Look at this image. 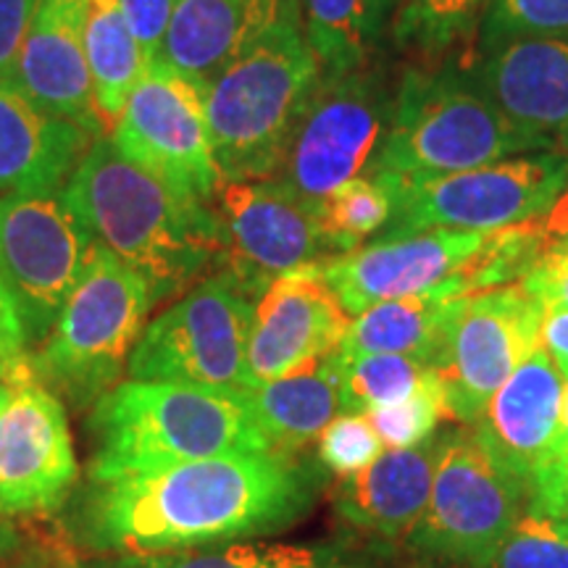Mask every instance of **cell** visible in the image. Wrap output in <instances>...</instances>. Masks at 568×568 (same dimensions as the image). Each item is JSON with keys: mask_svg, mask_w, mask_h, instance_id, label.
Listing matches in <instances>:
<instances>
[{"mask_svg": "<svg viewBox=\"0 0 568 568\" xmlns=\"http://www.w3.org/2000/svg\"><path fill=\"white\" fill-rule=\"evenodd\" d=\"M568 485V379H566V393H564V414H560V426L556 445H552V453L545 464L542 474H539L535 481V489H531L527 510H535V514H542L545 508L550 506L552 500L560 495V489Z\"/></svg>", "mask_w": 568, "mask_h": 568, "instance_id": "39", "label": "cell"}, {"mask_svg": "<svg viewBox=\"0 0 568 568\" xmlns=\"http://www.w3.org/2000/svg\"><path fill=\"white\" fill-rule=\"evenodd\" d=\"M564 393L566 379L537 345L468 424L495 464L524 489L527 503L556 445Z\"/></svg>", "mask_w": 568, "mask_h": 568, "instance_id": "18", "label": "cell"}, {"mask_svg": "<svg viewBox=\"0 0 568 568\" xmlns=\"http://www.w3.org/2000/svg\"><path fill=\"white\" fill-rule=\"evenodd\" d=\"M318 222L335 251L351 253L366 240L379 237L393 219V195L382 174L358 176L337 187L318 205Z\"/></svg>", "mask_w": 568, "mask_h": 568, "instance_id": "30", "label": "cell"}, {"mask_svg": "<svg viewBox=\"0 0 568 568\" xmlns=\"http://www.w3.org/2000/svg\"><path fill=\"white\" fill-rule=\"evenodd\" d=\"M474 80L550 151L568 153V40H510L481 48Z\"/></svg>", "mask_w": 568, "mask_h": 568, "instance_id": "21", "label": "cell"}, {"mask_svg": "<svg viewBox=\"0 0 568 568\" xmlns=\"http://www.w3.org/2000/svg\"><path fill=\"white\" fill-rule=\"evenodd\" d=\"M343 361L337 351L311 361L280 379L240 389L255 429L268 450L301 456L332 418L343 414Z\"/></svg>", "mask_w": 568, "mask_h": 568, "instance_id": "24", "label": "cell"}, {"mask_svg": "<svg viewBox=\"0 0 568 568\" xmlns=\"http://www.w3.org/2000/svg\"><path fill=\"white\" fill-rule=\"evenodd\" d=\"M347 326L351 314L326 284L322 266L276 276L255 301L247 339V382L261 385L280 379L335 353Z\"/></svg>", "mask_w": 568, "mask_h": 568, "instance_id": "17", "label": "cell"}, {"mask_svg": "<svg viewBox=\"0 0 568 568\" xmlns=\"http://www.w3.org/2000/svg\"><path fill=\"white\" fill-rule=\"evenodd\" d=\"M255 568H376L366 560L345 556L335 548H303V545H272L261 548Z\"/></svg>", "mask_w": 568, "mask_h": 568, "instance_id": "37", "label": "cell"}, {"mask_svg": "<svg viewBox=\"0 0 568 568\" xmlns=\"http://www.w3.org/2000/svg\"><path fill=\"white\" fill-rule=\"evenodd\" d=\"M493 0H400L393 40L403 51L435 59L479 34Z\"/></svg>", "mask_w": 568, "mask_h": 568, "instance_id": "28", "label": "cell"}, {"mask_svg": "<svg viewBox=\"0 0 568 568\" xmlns=\"http://www.w3.org/2000/svg\"><path fill=\"white\" fill-rule=\"evenodd\" d=\"M527 232L535 237L539 251L545 255L566 251L568 247V187L552 201L548 209L524 222Z\"/></svg>", "mask_w": 568, "mask_h": 568, "instance_id": "41", "label": "cell"}, {"mask_svg": "<svg viewBox=\"0 0 568 568\" xmlns=\"http://www.w3.org/2000/svg\"><path fill=\"white\" fill-rule=\"evenodd\" d=\"M439 376L424 361L408 355L376 353L343 364V389L339 403L343 414H366V410L393 406L418 389L437 385Z\"/></svg>", "mask_w": 568, "mask_h": 568, "instance_id": "29", "label": "cell"}, {"mask_svg": "<svg viewBox=\"0 0 568 568\" xmlns=\"http://www.w3.org/2000/svg\"><path fill=\"white\" fill-rule=\"evenodd\" d=\"M297 0H176L161 51L174 71L203 92L255 45Z\"/></svg>", "mask_w": 568, "mask_h": 568, "instance_id": "22", "label": "cell"}, {"mask_svg": "<svg viewBox=\"0 0 568 568\" xmlns=\"http://www.w3.org/2000/svg\"><path fill=\"white\" fill-rule=\"evenodd\" d=\"M322 77L297 3L205 88V124L222 184L280 176Z\"/></svg>", "mask_w": 568, "mask_h": 568, "instance_id": "4", "label": "cell"}, {"mask_svg": "<svg viewBox=\"0 0 568 568\" xmlns=\"http://www.w3.org/2000/svg\"><path fill=\"white\" fill-rule=\"evenodd\" d=\"M84 40H88L98 113H101L105 130H111L151 61L142 53L119 0H88Z\"/></svg>", "mask_w": 568, "mask_h": 568, "instance_id": "27", "label": "cell"}, {"mask_svg": "<svg viewBox=\"0 0 568 568\" xmlns=\"http://www.w3.org/2000/svg\"><path fill=\"white\" fill-rule=\"evenodd\" d=\"M368 424L374 426L376 437L385 445V450H403L429 439L437 432L445 416L443 385H432L414 393L406 400L393 406L366 410Z\"/></svg>", "mask_w": 568, "mask_h": 568, "instance_id": "32", "label": "cell"}, {"mask_svg": "<svg viewBox=\"0 0 568 568\" xmlns=\"http://www.w3.org/2000/svg\"><path fill=\"white\" fill-rule=\"evenodd\" d=\"M385 176L393 219L379 237L426 230L489 234L542 213L568 187V153L537 151L453 174Z\"/></svg>", "mask_w": 568, "mask_h": 568, "instance_id": "8", "label": "cell"}, {"mask_svg": "<svg viewBox=\"0 0 568 568\" xmlns=\"http://www.w3.org/2000/svg\"><path fill=\"white\" fill-rule=\"evenodd\" d=\"M258 552V545L230 542L213 545V548L159 552V556H124V560L109 568H255Z\"/></svg>", "mask_w": 568, "mask_h": 568, "instance_id": "35", "label": "cell"}, {"mask_svg": "<svg viewBox=\"0 0 568 568\" xmlns=\"http://www.w3.org/2000/svg\"><path fill=\"white\" fill-rule=\"evenodd\" d=\"M80 479L59 395L38 376L13 382L0 408V516H45Z\"/></svg>", "mask_w": 568, "mask_h": 568, "instance_id": "15", "label": "cell"}, {"mask_svg": "<svg viewBox=\"0 0 568 568\" xmlns=\"http://www.w3.org/2000/svg\"><path fill=\"white\" fill-rule=\"evenodd\" d=\"M224 232L222 272L232 274L255 301L276 276L324 266L337 258L318 213L280 180L224 182L213 197Z\"/></svg>", "mask_w": 568, "mask_h": 568, "instance_id": "14", "label": "cell"}, {"mask_svg": "<svg viewBox=\"0 0 568 568\" xmlns=\"http://www.w3.org/2000/svg\"><path fill=\"white\" fill-rule=\"evenodd\" d=\"M155 305L145 276L95 243L51 335L30 355L32 374L77 410H92L119 385Z\"/></svg>", "mask_w": 568, "mask_h": 568, "instance_id": "6", "label": "cell"}, {"mask_svg": "<svg viewBox=\"0 0 568 568\" xmlns=\"http://www.w3.org/2000/svg\"><path fill=\"white\" fill-rule=\"evenodd\" d=\"M255 297L216 268L161 311L134 345L130 379L243 389Z\"/></svg>", "mask_w": 568, "mask_h": 568, "instance_id": "10", "label": "cell"}, {"mask_svg": "<svg viewBox=\"0 0 568 568\" xmlns=\"http://www.w3.org/2000/svg\"><path fill=\"white\" fill-rule=\"evenodd\" d=\"M308 45L324 77L351 74L374 63L393 24L397 0H297Z\"/></svg>", "mask_w": 568, "mask_h": 568, "instance_id": "26", "label": "cell"}, {"mask_svg": "<svg viewBox=\"0 0 568 568\" xmlns=\"http://www.w3.org/2000/svg\"><path fill=\"white\" fill-rule=\"evenodd\" d=\"M9 393H11V382L0 379V408H3V403L9 400Z\"/></svg>", "mask_w": 568, "mask_h": 568, "instance_id": "47", "label": "cell"}, {"mask_svg": "<svg viewBox=\"0 0 568 568\" xmlns=\"http://www.w3.org/2000/svg\"><path fill=\"white\" fill-rule=\"evenodd\" d=\"M393 111L395 92L379 63L322 77L276 180L297 201L318 211L324 197L345 182L376 172Z\"/></svg>", "mask_w": 568, "mask_h": 568, "instance_id": "9", "label": "cell"}, {"mask_svg": "<svg viewBox=\"0 0 568 568\" xmlns=\"http://www.w3.org/2000/svg\"><path fill=\"white\" fill-rule=\"evenodd\" d=\"M443 429L403 450H385L335 489V510L347 527L385 548L400 550L422 521L432 495Z\"/></svg>", "mask_w": 568, "mask_h": 568, "instance_id": "20", "label": "cell"}, {"mask_svg": "<svg viewBox=\"0 0 568 568\" xmlns=\"http://www.w3.org/2000/svg\"><path fill=\"white\" fill-rule=\"evenodd\" d=\"M539 347L550 355L564 379H568V308H545L539 324Z\"/></svg>", "mask_w": 568, "mask_h": 568, "instance_id": "42", "label": "cell"}, {"mask_svg": "<svg viewBox=\"0 0 568 568\" xmlns=\"http://www.w3.org/2000/svg\"><path fill=\"white\" fill-rule=\"evenodd\" d=\"M537 151L550 145L514 122L474 77L456 69H408L397 82L376 172L453 174Z\"/></svg>", "mask_w": 568, "mask_h": 568, "instance_id": "5", "label": "cell"}, {"mask_svg": "<svg viewBox=\"0 0 568 568\" xmlns=\"http://www.w3.org/2000/svg\"><path fill=\"white\" fill-rule=\"evenodd\" d=\"M90 132L42 111L11 82H0V197L38 190H63Z\"/></svg>", "mask_w": 568, "mask_h": 568, "instance_id": "23", "label": "cell"}, {"mask_svg": "<svg viewBox=\"0 0 568 568\" xmlns=\"http://www.w3.org/2000/svg\"><path fill=\"white\" fill-rule=\"evenodd\" d=\"M542 314V305L521 284L458 297L443 358L435 366L450 422H477L497 387L539 345Z\"/></svg>", "mask_w": 568, "mask_h": 568, "instance_id": "12", "label": "cell"}, {"mask_svg": "<svg viewBox=\"0 0 568 568\" xmlns=\"http://www.w3.org/2000/svg\"><path fill=\"white\" fill-rule=\"evenodd\" d=\"M542 516H548L550 521H556L558 527L568 535V485L560 489V495L556 497V500H552L550 506L542 510Z\"/></svg>", "mask_w": 568, "mask_h": 568, "instance_id": "46", "label": "cell"}, {"mask_svg": "<svg viewBox=\"0 0 568 568\" xmlns=\"http://www.w3.org/2000/svg\"><path fill=\"white\" fill-rule=\"evenodd\" d=\"M518 284L537 297L542 308H568V247L545 255Z\"/></svg>", "mask_w": 568, "mask_h": 568, "instance_id": "40", "label": "cell"}, {"mask_svg": "<svg viewBox=\"0 0 568 568\" xmlns=\"http://www.w3.org/2000/svg\"><path fill=\"white\" fill-rule=\"evenodd\" d=\"M0 337H6L9 343L24 347V337H21V326L17 322V314H13V305L6 295L3 284H0ZM27 351V347H24Z\"/></svg>", "mask_w": 568, "mask_h": 568, "instance_id": "44", "label": "cell"}, {"mask_svg": "<svg viewBox=\"0 0 568 568\" xmlns=\"http://www.w3.org/2000/svg\"><path fill=\"white\" fill-rule=\"evenodd\" d=\"M0 568H82V566H77L74 560L63 556H48V552H40V556H27L21 560H13V564H3Z\"/></svg>", "mask_w": 568, "mask_h": 568, "instance_id": "45", "label": "cell"}, {"mask_svg": "<svg viewBox=\"0 0 568 568\" xmlns=\"http://www.w3.org/2000/svg\"><path fill=\"white\" fill-rule=\"evenodd\" d=\"M90 485L148 477L230 453L268 450L240 389L176 382H119L90 410Z\"/></svg>", "mask_w": 568, "mask_h": 568, "instance_id": "3", "label": "cell"}, {"mask_svg": "<svg viewBox=\"0 0 568 568\" xmlns=\"http://www.w3.org/2000/svg\"><path fill=\"white\" fill-rule=\"evenodd\" d=\"M524 510V489L495 464L471 426H447L429 503L397 550L400 568H489Z\"/></svg>", "mask_w": 568, "mask_h": 568, "instance_id": "7", "label": "cell"}, {"mask_svg": "<svg viewBox=\"0 0 568 568\" xmlns=\"http://www.w3.org/2000/svg\"><path fill=\"white\" fill-rule=\"evenodd\" d=\"M42 0H0V82L13 80V69Z\"/></svg>", "mask_w": 568, "mask_h": 568, "instance_id": "36", "label": "cell"}, {"mask_svg": "<svg viewBox=\"0 0 568 568\" xmlns=\"http://www.w3.org/2000/svg\"><path fill=\"white\" fill-rule=\"evenodd\" d=\"M92 245L90 230L61 190L0 197V284L30 355L59 322L82 280Z\"/></svg>", "mask_w": 568, "mask_h": 568, "instance_id": "11", "label": "cell"}, {"mask_svg": "<svg viewBox=\"0 0 568 568\" xmlns=\"http://www.w3.org/2000/svg\"><path fill=\"white\" fill-rule=\"evenodd\" d=\"M385 453L366 414H339L318 435V464L335 477H351Z\"/></svg>", "mask_w": 568, "mask_h": 568, "instance_id": "34", "label": "cell"}, {"mask_svg": "<svg viewBox=\"0 0 568 568\" xmlns=\"http://www.w3.org/2000/svg\"><path fill=\"white\" fill-rule=\"evenodd\" d=\"M119 3H122L124 17L130 21L142 53L148 61H153L161 51L176 0H119Z\"/></svg>", "mask_w": 568, "mask_h": 568, "instance_id": "38", "label": "cell"}, {"mask_svg": "<svg viewBox=\"0 0 568 568\" xmlns=\"http://www.w3.org/2000/svg\"><path fill=\"white\" fill-rule=\"evenodd\" d=\"M32 374L30 353L24 347L9 343L6 337H0V379L3 382H19L24 376Z\"/></svg>", "mask_w": 568, "mask_h": 568, "instance_id": "43", "label": "cell"}, {"mask_svg": "<svg viewBox=\"0 0 568 568\" xmlns=\"http://www.w3.org/2000/svg\"><path fill=\"white\" fill-rule=\"evenodd\" d=\"M61 193L92 240L145 276L159 303L222 266L224 232L213 203L126 159L109 132L90 142Z\"/></svg>", "mask_w": 568, "mask_h": 568, "instance_id": "2", "label": "cell"}, {"mask_svg": "<svg viewBox=\"0 0 568 568\" xmlns=\"http://www.w3.org/2000/svg\"><path fill=\"white\" fill-rule=\"evenodd\" d=\"M485 234L426 230L376 237L322 266V276L347 314L397 297L424 295L443 287L477 253Z\"/></svg>", "mask_w": 568, "mask_h": 568, "instance_id": "16", "label": "cell"}, {"mask_svg": "<svg viewBox=\"0 0 568 568\" xmlns=\"http://www.w3.org/2000/svg\"><path fill=\"white\" fill-rule=\"evenodd\" d=\"M109 138L126 159L197 201L213 203L222 187L201 92L163 59L142 71Z\"/></svg>", "mask_w": 568, "mask_h": 568, "instance_id": "13", "label": "cell"}, {"mask_svg": "<svg viewBox=\"0 0 568 568\" xmlns=\"http://www.w3.org/2000/svg\"><path fill=\"white\" fill-rule=\"evenodd\" d=\"M568 40V0H493L481 19L479 45L510 40Z\"/></svg>", "mask_w": 568, "mask_h": 568, "instance_id": "31", "label": "cell"}, {"mask_svg": "<svg viewBox=\"0 0 568 568\" xmlns=\"http://www.w3.org/2000/svg\"><path fill=\"white\" fill-rule=\"evenodd\" d=\"M456 308L458 297L447 295L443 287L424 295L376 303L351 318V326L337 347L339 361L347 364L364 355L395 353L424 361L435 368L443 358Z\"/></svg>", "mask_w": 568, "mask_h": 568, "instance_id": "25", "label": "cell"}, {"mask_svg": "<svg viewBox=\"0 0 568 568\" xmlns=\"http://www.w3.org/2000/svg\"><path fill=\"white\" fill-rule=\"evenodd\" d=\"M318 489L322 471L301 456L230 453L90 485L77 527L95 550L159 556L287 529L314 508Z\"/></svg>", "mask_w": 568, "mask_h": 568, "instance_id": "1", "label": "cell"}, {"mask_svg": "<svg viewBox=\"0 0 568 568\" xmlns=\"http://www.w3.org/2000/svg\"><path fill=\"white\" fill-rule=\"evenodd\" d=\"M84 9L88 0H42L19 51L11 84L42 111L101 138L109 130L92 90Z\"/></svg>", "mask_w": 568, "mask_h": 568, "instance_id": "19", "label": "cell"}, {"mask_svg": "<svg viewBox=\"0 0 568 568\" xmlns=\"http://www.w3.org/2000/svg\"><path fill=\"white\" fill-rule=\"evenodd\" d=\"M489 568H568V535L548 516L524 510Z\"/></svg>", "mask_w": 568, "mask_h": 568, "instance_id": "33", "label": "cell"}]
</instances>
